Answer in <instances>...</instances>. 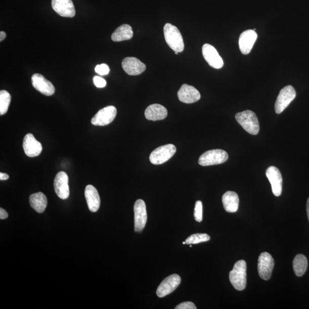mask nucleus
Returning <instances> with one entry per match:
<instances>
[{
    "mask_svg": "<svg viewBox=\"0 0 309 309\" xmlns=\"http://www.w3.org/2000/svg\"><path fill=\"white\" fill-rule=\"evenodd\" d=\"M238 123L246 131L253 136L259 131V124L257 117L255 113L250 110L239 112L236 115Z\"/></svg>",
    "mask_w": 309,
    "mask_h": 309,
    "instance_id": "3",
    "label": "nucleus"
},
{
    "mask_svg": "<svg viewBox=\"0 0 309 309\" xmlns=\"http://www.w3.org/2000/svg\"><path fill=\"white\" fill-rule=\"evenodd\" d=\"M95 70L99 75L101 76L108 75L110 71V68H109V67L106 64L97 65L95 67Z\"/></svg>",
    "mask_w": 309,
    "mask_h": 309,
    "instance_id": "29",
    "label": "nucleus"
},
{
    "mask_svg": "<svg viewBox=\"0 0 309 309\" xmlns=\"http://www.w3.org/2000/svg\"><path fill=\"white\" fill-rule=\"evenodd\" d=\"M210 240V237L207 234H195L187 238L186 244L193 245L198 243L207 242Z\"/></svg>",
    "mask_w": 309,
    "mask_h": 309,
    "instance_id": "27",
    "label": "nucleus"
},
{
    "mask_svg": "<svg viewBox=\"0 0 309 309\" xmlns=\"http://www.w3.org/2000/svg\"><path fill=\"white\" fill-rule=\"evenodd\" d=\"M176 151L175 146L171 144L159 147L151 152L150 156V162L155 165L163 164L170 159L176 153Z\"/></svg>",
    "mask_w": 309,
    "mask_h": 309,
    "instance_id": "5",
    "label": "nucleus"
},
{
    "mask_svg": "<svg viewBox=\"0 0 309 309\" xmlns=\"http://www.w3.org/2000/svg\"><path fill=\"white\" fill-rule=\"evenodd\" d=\"M6 33L4 31H1V32H0V41H3L4 39L6 38Z\"/></svg>",
    "mask_w": 309,
    "mask_h": 309,
    "instance_id": "34",
    "label": "nucleus"
},
{
    "mask_svg": "<svg viewBox=\"0 0 309 309\" xmlns=\"http://www.w3.org/2000/svg\"><path fill=\"white\" fill-rule=\"evenodd\" d=\"M239 197L234 191H228L223 197V203L225 210L230 213L236 212L239 207Z\"/></svg>",
    "mask_w": 309,
    "mask_h": 309,
    "instance_id": "22",
    "label": "nucleus"
},
{
    "mask_svg": "<svg viewBox=\"0 0 309 309\" xmlns=\"http://www.w3.org/2000/svg\"><path fill=\"white\" fill-rule=\"evenodd\" d=\"M247 265L244 260H238L229 274V279L234 288L238 291L245 289L247 283Z\"/></svg>",
    "mask_w": 309,
    "mask_h": 309,
    "instance_id": "1",
    "label": "nucleus"
},
{
    "mask_svg": "<svg viewBox=\"0 0 309 309\" xmlns=\"http://www.w3.org/2000/svg\"><path fill=\"white\" fill-rule=\"evenodd\" d=\"M8 217V214L7 212L4 210V209L0 208V219H5Z\"/></svg>",
    "mask_w": 309,
    "mask_h": 309,
    "instance_id": "32",
    "label": "nucleus"
},
{
    "mask_svg": "<svg viewBox=\"0 0 309 309\" xmlns=\"http://www.w3.org/2000/svg\"><path fill=\"white\" fill-rule=\"evenodd\" d=\"M133 28L129 25L123 24L117 28L112 33L111 38L112 41L116 42L129 40L133 37Z\"/></svg>",
    "mask_w": 309,
    "mask_h": 309,
    "instance_id": "23",
    "label": "nucleus"
},
{
    "mask_svg": "<svg viewBox=\"0 0 309 309\" xmlns=\"http://www.w3.org/2000/svg\"><path fill=\"white\" fill-rule=\"evenodd\" d=\"M186 242H183V244H184V245H185V244H186Z\"/></svg>",
    "mask_w": 309,
    "mask_h": 309,
    "instance_id": "36",
    "label": "nucleus"
},
{
    "mask_svg": "<svg viewBox=\"0 0 309 309\" xmlns=\"http://www.w3.org/2000/svg\"><path fill=\"white\" fill-rule=\"evenodd\" d=\"M167 115V109L158 104H151L147 108L145 112L146 118L152 121L163 120Z\"/></svg>",
    "mask_w": 309,
    "mask_h": 309,
    "instance_id": "21",
    "label": "nucleus"
},
{
    "mask_svg": "<svg viewBox=\"0 0 309 309\" xmlns=\"http://www.w3.org/2000/svg\"><path fill=\"white\" fill-rule=\"evenodd\" d=\"M266 175L272 185L273 193L276 197H279L282 191V176L279 169L271 166L267 169Z\"/></svg>",
    "mask_w": 309,
    "mask_h": 309,
    "instance_id": "16",
    "label": "nucleus"
},
{
    "mask_svg": "<svg viewBox=\"0 0 309 309\" xmlns=\"http://www.w3.org/2000/svg\"><path fill=\"white\" fill-rule=\"evenodd\" d=\"M117 114L114 106H108L101 109L91 120V123L97 126H105L112 122Z\"/></svg>",
    "mask_w": 309,
    "mask_h": 309,
    "instance_id": "8",
    "label": "nucleus"
},
{
    "mask_svg": "<svg viewBox=\"0 0 309 309\" xmlns=\"http://www.w3.org/2000/svg\"><path fill=\"white\" fill-rule=\"evenodd\" d=\"M296 97L295 89L292 86L284 87L278 95L275 104V111L277 114H280L293 101Z\"/></svg>",
    "mask_w": 309,
    "mask_h": 309,
    "instance_id": "6",
    "label": "nucleus"
},
{
    "mask_svg": "<svg viewBox=\"0 0 309 309\" xmlns=\"http://www.w3.org/2000/svg\"><path fill=\"white\" fill-rule=\"evenodd\" d=\"M84 194L89 210L91 212H97L101 206V198L97 189L93 185L86 186Z\"/></svg>",
    "mask_w": 309,
    "mask_h": 309,
    "instance_id": "20",
    "label": "nucleus"
},
{
    "mask_svg": "<svg viewBox=\"0 0 309 309\" xmlns=\"http://www.w3.org/2000/svg\"><path fill=\"white\" fill-rule=\"evenodd\" d=\"M52 6L60 16L73 17L76 14L72 0H52Z\"/></svg>",
    "mask_w": 309,
    "mask_h": 309,
    "instance_id": "15",
    "label": "nucleus"
},
{
    "mask_svg": "<svg viewBox=\"0 0 309 309\" xmlns=\"http://www.w3.org/2000/svg\"><path fill=\"white\" fill-rule=\"evenodd\" d=\"M307 260L302 254L296 255L293 260V269L295 275L301 277L305 273L307 268Z\"/></svg>",
    "mask_w": 309,
    "mask_h": 309,
    "instance_id": "25",
    "label": "nucleus"
},
{
    "mask_svg": "<svg viewBox=\"0 0 309 309\" xmlns=\"http://www.w3.org/2000/svg\"><path fill=\"white\" fill-rule=\"evenodd\" d=\"M164 34L165 41L173 51L178 53L184 51V39L179 29L175 26L169 23L165 24L164 27Z\"/></svg>",
    "mask_w": 309,
    "mask_h": 309,
    "instance_id": "2",
    "label": "nucleus"
},
{
    "mask_svg": "<svg viewBox=\"0 0 309 309\" xmlns=\"http://www.w3.org/2000/svg\"><path fill=\"white\" fill-rule=\"evenodd\" d=\"M178 97L181 102L191 104L198 102L201 96L194 86L185 84L178 91Z\"/></svg>",
    "mask_w": 309,
    "mask_h": 309,
    "instance_id": "18",
    "label": "nucleus"
},
{
    "mask_svg": "<svg viewBox=\"0 0 309 309\" xmlns=\"http://www.w3.org/2000/svg\"><path fill=\"white\" fill-rule=\"evenodd\" d=\"M274 267V260L272 255L267 252L260 255L258 262V271L259 277L264 280L271 279Z\"/></svg>",
    "mask_w": 309,
    "mask_h": 309,
    "instance_id": "7",
    "label": "nucleus"
},
{
    "mask_svg": "<svg viewBox=\"0 0 309 309\" xmlns=\"http://www.w3.org/2000/svg\"><path fill=\"white\" fill-rule=\"evenodd\" d=\"M228 158V154L225 151L219 149L212 150L204 152L200 156L198 163L202 166H209L224 163Z\"/></svg>",
    "mask_w": 309,
    "mask_h": 309,
    "instance_id": "4",
    "label": "nucleus"
},
{
    "mask_svg": "<svg viewBox=\"0 0 309 309\" xmlns=\"http://www.w3.org/2000/svg\"><path fill=\"white\" fill-rule=\"evenodd\" d=\"M175 309H196L197 307L191 302H185L177 305Z\"/></svg>",
    "mask_w": 309,
    "mask_h": 309,
    "instance_id": "31",
    "label": "nucleus"
},
{
    "mask_svg": "<svg viewBox=\"0 0 309 309\" xmlns=\"http://www.w3.org/2000/svg\"><path fill=\"white\" fill-rule=\"evenodd\" d=\"M54 189L60 198L66 199L69 197V189L67 173L63 171L58 173L54 180Z\"/></svg>",
    "mask_w": 309,
    "mask_h": 309,
    "instance_id": "14",
    "label": "nucleus"
},
{
    "mask_svg": "<svg viewBox=\"0 0 309 309\" xmlns=\"http://www.w3.org/2000/svg\"><path fill=\"white\" fill-rule=\"evenodd\" d=\"M11 101V96L5 90L0 91V115L6 114Z\"/></svg>",
    "mask_w": 309,
    "mask_h": 309,
    "instance_id": "26",
    "label": "nucleus"
},
{
    "mask_svg": "<svg viewBox=\"0 0 309 309\" xmlns=\"http://www.w3.org/2000/svg\"><path fill=\"white\" fill-rule=\"evenodd\" d=\"M122 67L126 73L130 76L140 75L146 69V65L136 58L128 57L124 59Z\"/></svg>",
    "mask_w": 309,
    "mask_h": 309,
    "instance_id": "17",
    "label": "nucleus"
},
{
    "mask_svg": "<svg viewBox=\"0 0 309 309\" xmlns=\"http://www.w3.org/2000/svg\"><path fill=\"white\" fill-rule=\"evenodd\" d=\"M181 278L178 274H174L167 277L159 286L156 294L159 298H163L171 294L177 289L181 284Z\"/></svg>",
    "mask_w": 309,
    "mask_h": 309,
    "instance_id": "9",
    "label": "nucleus"
},
{
    "mask_svg": "<svg viewBox=\"0 0 309 309\" xmlns=\"http://www.w3.org/2000/svg\"><path fill=\"white\" fill-rule=\"evenodd\" d=\"M32 84L38 92L46 96H52L55 94V88L52 82L46 79L41 74L35 73L32 76Z\"/></svg>",
    "mask_w": 309,
    "mask_h": 309,
    "instance_id": "12",
    "label": "nucleus"
},
{
    "mask_svg": "<svg viewBox=\"0 0 309 309\" xmlns=\"http://www.w3.org/2000/svg\"><path fill=\"white\" fill-rule=\"evenodd\" d=\"M202 54L204 59L211 67L215 69L223 67L224 65L223 59L214 47L208 43H205L202 47Z\"/></svg>",
    "mask_w": 309,
    "mask_h": 309,
    "instance_id": "11",
    "label": "nucleus"
},
{
    "mask_svg": "<svg viewBox=\"0 0 309 309\" xmlns=\"http://www.w3.org/2000/svg\"><path fill=\"white\" fill-rule=\"evenodd\" d=\"M23 146L25 155L30 158L38 156L42 150L41 143L37 141L32 134L26 135Z\"/></svg>",
    "mask_w": 309,
    "mask_h": 309,
    "instance_id": "13",
    "label": "nucleus"
},
{
    "mask_svg": "<svg viewBox=\"0 0 309 309\" xmlns=\"http://www.w3.org/2000/svg\"><path fill=\"white\" fill-rule=\"evenodd\" d=\"M257 38V34L254 30H247L239 37V46L242 53L249 54Z\"/></svg>",
    "mask_w": 309,
    "mask_h": 309,
    "instance_id": "19",
    "label": "nucleus"
},
{
    "mask_svg": "<svg viewBox=\"0 0 309 309\" xmlns=\"http://www.w3.org/2000/svg\"><path fill=\"white\" fill-rule=\"evenodd\" d=\"M306 211L307 217L309 221V198L307 199V203H306Z\"/></svg>",
    "mask_w": 309,
    "mask_h": 309,
    "instance_id": "35",
    "label": "nucleus"
},
{
    "mask_svg": "<svg viewBox=\"0 0 309 309\" xmlns=\"http://www.w3.org/2000/svg\"><path fill=\"white\" fill-rule=\"evenodd\" d=\"M29 203L37 212L42 213L47 206V198L46 196L41 192L33 194L29 197Z\"/></svg>",
    "mask_w": 309,
    "mask_h": 309,
    "instance_id": "24",
    "label": "nucleus"
},
{
    "mask_svg": "<svg viewBox=\"0 0 309 309\" xmlns=\"http://www.w3.org/2000/svg\"><path fill=\"white\" fill-rule=\"evenodd\" d=\"M175 54L176 55H178V52H175Z\"/></svg>",
    "mask_w": 309,
    "mask_h": 309,
    "instance_id": "37",
    "label": "nucleus"
},
{
    "mask_svg": "<svg viewBox=\"0 0 309 309\" xmlns=\"http://www.w3.org/2000/svg\"><path fill=\"white\" fill-rule=\"evenodd\" d=\"M135 231L141 232L145 228L147 214L146 203L142 199H138L134 205Z\"/></svg>",
    "mask_w": 309,
    "mask_h": 309,
    "instance_id": "10",
    "label": "nucleus"
},
{
    "mask_svg": "<svg viewBox=\"0 0 309 309\" xmlns=\"http://www.w3.org/2000/svg\"><path fill=\"white\" fill-rule=\"evenodd\" d=\"M93 80L94 84L96 86L98 87V88H104V87H105L107 85L106 81L101 77L96 76L94 77Z\"/></svg>",
    "mask_w": 309,
    "mask_h": 309,
    "instance_id": "30",
    "label": "nucleus"
},
{
    "mask_svg": "<svg viewBox=\"0 0 309 309\" xmlns=\"http://www.w3.org/2000/svg\"><path fill=\"white\" fill-rule=\"evenodd\" d=\"M194 217L198 223H201L203 219V205L201 201H198L195 203Z\"/></svg>",
    "mask_w": 309,
    "mask_h": 309,
    "instance_id": "28",
    "label": "nucleus"
},
{
    "mask_svg": "<svg viewBox=\"0 0 309 309\" xmlns=\"http://www.w3.org/2000/svg\"><path fill=\"white\" fill-rule=\"evenodd\" d=\"M10 176L8 175V174L5 173H0V180L1 181H6L9 179Z\"/></svg>",
    "mask_w": 309,
    "mask_h": 309,
    "instance_id": "33",
    "label": "nucleus"
}]
</instances>
